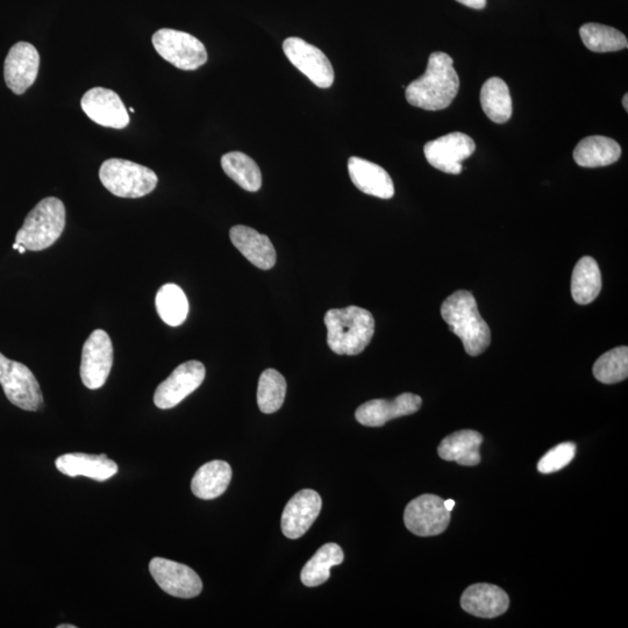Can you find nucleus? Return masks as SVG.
Segmentation results:
<instances>
[{"label":"nucleus","mask_w":628,"mask_h":628,"mask_svg":"<svg viewBox=\"0 0 628 628\" xmlns=\"http://www.w3.org/2000/svg\"><path fill=\"white\" fill-rule=\"evenodd\" d=\"M451 522V512L445 508V501L439 496L423 495L406 506L404 523L406 528L418 537H434L447 530Z\"/></svg>","instance_id":"8"},{"label":"nucleus","mask_w":628,"mask_h":628,"mask_svg":"<svg viewBox=\"0 0 628 628\" xmlns=\"http://www.w3.org/2000/svg\"><path fill=\"white\" fill-rule=\"evenodd\" d=\"M206 370L202 362L188 361L178 366L173 373L157 387L154 403L161 410L175 408L192 392L201 387Z\"/></svg>","instance_id":"11"},{"label":"nucleus","mask_w":628,"mask_h":628,"mask_svg":"<svg viewBox=\"0 0 628 628\" xmlns=\"http://www.w3.org/2000/svg\"><path fill=\"white\" fill-rule=\"evenodd\" d=\"M321 506L323 501L318 492L310 489L297 492L283 511L281 526L285 537L292 540L302 538L316 522Z\"/></svg>","instance_id":"16"},{"label":"nucleus","mask_w":628,"mask_h":628,"mask_svg":"<svg viewBox=\"0 0 628 628\" xmlns=\"http://www.w3.org/2000/svg\"><path fill=\"white\" fill-rule=\"evenodd\" d=\"M627 102H628V96H627V94H626V95L624 96V98H623V105H624V107H625V111H626V112L628 111V104H627Z\"/></svg>","instance_id":"36"},{"label":"nucleus","mask_w":628,"mask_h":628,"mask_svg":"<svg viewBox=\"0 0 628 628\" xmlns=\"http://www.w3.org/2000/svg\"><path fill=\"white\" fill-rule=\"evenodd\" d=\"M344 560L345 554L339 545L331 542V544L320 547L302 570L301 580L303 584L309 588L319 587L328 581L331 576V569L341 565Z\"/></svg>","instance_id":"26"},{"label":"nucleus","mask_w":628,"mask_h":628,"mask_svg":"<svg viewBox=\"0 0 628 628\" xmlns=\"http://www.w3.org/2000/svg\"><path fill=\"white\" fill-rule=\"evenodd\" d=\"M221 167L242 189L249 192L261 189V170L252 157L241 152L227 153L221 157Z\"/></svg>","instance_id":"28"},{"label":"nucleus","mask_w":628,"mask_h":628,"mask_svg":"<svg viewBox=\"0 0 628 628\" xmlns=\"http://www.w3.org/2000/svg\"><path fill=\"white\" fill-rule=\"evenodd\" d=\"M476 151L475 141L469 135L454 132L437 140L427 142L424 147L426 160L442 173L459 175L462 162Z\"/></svg>","instance_id":"10"},{"label":"nucleus","mask_w":628,"mask_h":628,"mask_svg":"<svg viewBox=\"0 0 628 628\" xmlns=\"http://www.w3.org/2000/svg\"><path fill=\"white\" fill-rule=\"evenodd\" d=\"M55 466L63 475L70 477L85 476L98 482L109 480L119 470L117 463L107 458L106 454H64L56 459Z\"/></svg>","instance_id":"20"},{"label":"nucleus","mask_w":628,"mask_h":628,"mask_svg":"<svg viewBox=\"0 0 628 628\" xmlns=\"http://www.w3.org/2000/svg\"><path fill=\"white\" fill-rule=\"evenodd\" d=\"M481 433L463 430L448 435L441 441L438 454L442 460L454 461L460 466L474 467L481 462Z\"/></svg>","instance_id":"22"},{"label":"nucleus","mask_w":628,"mask_h":628,"mask_svg":"<svg viewBox=\"0 0 628 628\" xmlns=\"http://www.w3.org/2000/svg\"><path fill=\"white\" fill-rule=\"evenodd\" d=\"M113 365L112 341L103 330H96L85 341L82 362V382L90 390L101 389L109 378Z\"/></svg>","instance_id":"12"},{"label":"nucleus","mask_w":628,"mask_h":628,"mask_svg":"<svg viewBox=\"0 0 628 628\" xmlns=\"http://www.w3.org/2000/svg\"><path fill=\"white\" fill-rule=\"evenodd\" d=\"M421 398L413 394H403L394 399H373L359 406L355 418L363 426L381 427L392 419L410 416L420 410Z\"/></svg>","instance_id":"17"},{"label":"nucleus","mask_w":628,"mask_h":628,"mask_svg":"<svg viewBox=\"0 0 628 628\" xmlns=\"http://www.w3.org/2000/svg\"><path fill=\"white\" fill-rule=\"evenodd\" d=\"M0 384L7 399L25 411H38L44 404L40 384L30 368L0 353Z\"/></svg>","instance_id":"7"},{"label":"nucleus","mask_w":628,"mask_h":628,"mask_svg":"<svg viewBox=\"0 0 628 628\" xmlns=\"http://www.w3.org/2000/svg\"><path fill=\"white\" fill-rule=\"evenodd\" d=\"M40 67L38 49L28 42H18L7 54L4 78L7 87L16 95H23L37 80Z\"/></svg>","instance_id":"14"},{"label":"nucleus","mask_w":628,"mask_h":628,"mask_svg":"<svg viewBox=\"0 0 628 628\" xmlns=\"http://www.w3.org/2000/svg\"><path fill=\"white\" fill-rule=\"evenodd\" d=\"M99 178L112 195L120 198H141L155 190L159 178L152 169L121 159L106 160Z\"/></svg>","instance_id":"5"},{"label":"nucleus","mask_w":628,"mask_h":628,"mask_svg":"<svg viewBox=\"0 0 628 628\" xmlns=\"http://www.w3.org/2000/svg\"><path fill=\"white\" fill-rule=\"evenodd\" d=\"M287 396V381L275 369L264 370L259 381L258 405L263 413H275L282 408Z\"/></svg>","instance_id":"31"},{"label":"nucleus","mask_w":628,"mask_h":628,"mask_svg":"<svg viewBox=\"0 0 628 628\" xmlns=\"http://www.w3.org/2000/svg\"><path fill=\"white\" fill-rule=\"evenodd\" d=\"M149 572L159 587L168 595L177 598H195L201 595V577L188 566L175 561L154 558L149 563Z\"/></svg>","instance_id":"13"},{"label":"nucleus","mask_w":628,"mask_h":628,"mask_svg":"<svg viewBox=\"0 0 628 628\" xmlns=\"http://www.w3.org/2000/svg\"><path fill=\"white\" fill-rule=\"evenodd\" d=\"M82 110L94 123L116 130L130 124V114L116 92L105 88H94L81 101Z\"/></svg>","instance_id":"15"},{"label":"nucleus","mask_w":628,"mask_h":628,"mask_svg":"<svg viewBox=\"0 0 628 628\" xmlns=\"http://www.w3.org/2000/svg\"><path fill=\"white\" fill-rule=\"evenodd\" d=\"M283 51L289 61L320 89H328L334 83V70L330 60L316 46L301 38H288Z\"/></svg>","instance_id":"9"},{"label":"nucleus","mask_w":628,"mask_h":628,"mask_svg":"<svg viewBox=\"0 0 628 628\" xmlns=\"http://www.w3.org/2000/svg\"><path fill=\"white\" fill-rule=\"evenodd\" d=\"M57 628H76V626L68 624V625H59L57 626Z\"/></svg>","instance_id":"38"},{"label":"nucleus","mask_w":628,"mask_h":628,"mask_svg":"<svg viewBox=\"0 0 628 628\" xmlns=\"http://www.w3.org/2000/svg\"><path fill=\"white\" fill-rule=\"evenodd\" d=\"M482 109L496 124L508 123L512 116L510 89L501 78L491 77L481 90Z\"/></svg>","instance_id":"27"},{"label":"nucleus","mask_w":628,"mask_h":628,"mask_svg":"<svg viewBox=\"0 0 628 628\" xmlns=\"http://www.w3.org/2000/svg\"><path fill=\"white\" fill-rule=\"evenodd\" d=\"M155 304L160 318L169 326H180L188 317V298L176 284L163 285L157 292Z\"/></svg>","instance_id":"29"},{"label":"nucleus","mask_w":628,"mask_h":628,"mask_svg":"<svg viewBox=\"0 0 628 628\" xmlns=\"http://www.w3.org/2000/svg\"><path fill=\"white\" fill-rule=\"evenodd\" d=\"M454 506H455V502L453 501V499H448V501H445V508L449 512H452V510L454 509Z\"/></svg>","instance_id":"35"},{"label":"nucleus","mask_w":628,"mask_h":628,"mask_svg":"<svg viewBox=\"0 0 628 628\" xmlns=\"http://www.w3.org/2000/svg\"><path fill=\"white\" fill-rule=\"evenodd\" d=\"M348 171L355 187L363 194L381 199L394 197V182L387 170L378 164L353 156L348 161Z\"/></svg>","instance_id":"19"},{"label":"nucleus","mask_w":628,"mask_h":628,"mask_svg":"<svg viewBox=\"0 0 628 628\" xmlns=\"http://www.w3.org/2000/svg\"><path fill=\"white\" fill-rule=\"evenodd\" d=\"M453 63L452 57L446 53H432L426 73L406 88V101L426 111L447 109L460 88L459 75Z\"/></svg>","instance_id":"1"},{"label":"nucleus","mask_w":628,"mask_h":628,"mask_svg":"<svg viewBox=\"0 0 628 628\" xmlns=\"http://www.w3.org/2000/svg\"><path fill=\"white\" fill-rule=\"evenodd\" d=\"M580 35L585 47L595 53H611L627 49L625 35L616 28L589 23L580 28Z\"/></svg>","instance_id":"30"},{"label":"nucleus","mask_w":628,"mask_h":628,"mask_svg":"<svg viewBox=\"0 0 628 628\" xmlns=\"http://www.w3.org/2000/svg\"><path fill=\"white\" fill-rule=\"evenodd\" d=\"M128 111H130L131 113H134V109H132V107H131V109H130V110H128Z\"/></svg>","instance_id":"39"},{"label":"nucleus","mask_w":628,"mask_h":628,"mask_svg":"<svg viewBox=\"0 0 628 628\" xmlns=\"http://www.w3.org/2000/svg\"><path fill=\"white\" fill-rule=\"evenodd\" d=\"M622 156L617 141L594 135L583 139L574 151V160L580 167L599 168L616 163Z\"/></svg>","instance_id":"24"},{"label":"nucleus","mask_w":628,"mask_h":628,"mask_svg":"<svg viewBox=\"0 0 628 628\" xmlns=\"http://www.w3.org/2000/svg\"><path fill=\"white\" fill-rule=\"evenodd\" d=\"M576 455V445L573 442H563L544 456L538 463L541 474H553L569 465Z\"/></svg>","instance_id":"33"},{"label":"nucleus","mask_w":628,"mask_h":628,"mask_svg":"<svg viewBox=\"0 0 628 628\" xmlns=\"http://www.w3.org/2000/svg\"><path fill=\"white\" fill-rule=\"evenodd\" d=\"M327 344L338 355H359L375 333V319L359 306L333 309L326 313Z\"/></svg>","instance_id":"3"},{"label":"nucleus","mask_w":628,"mask_h":628,"mask_svg":"<svg viewBox=\"0 0 628 628\" xmlns=\"http://www.w3.org/2000/svg\"><path fill=\"white\" fill-rule=\"evenodd\" d=\"M232 244L245 258L262 270L274 268L276 251L267 235L248 226H234L230 231Z\"/></svg>","instance_id":"21"},{"label":"nucleus","mask_w":628,"mask_h":628,"mask_svg":"<svg viewBox=\"0 0 628 628\" xmlns=\"http://www.w3.org/2000/svg\"><path fill=\"white\" fill-rule=\"evenodd\" d=\"M152 41L162 59L178 69L197 70L208 61L203 42L189 33L162 28L154 33Z\"/></svg>","instance_id":"6"},{"label":"nucleus","mask_w":628,"mask_h":628,"mask_svg":"<svg viewBox=\"0 0 628 628\" xmlns=\"http://www.w3.org/2000/svg\"><path fill=\"white\" fill-rule=\"evenodd\" d=\"M232 480V468L227 462L214 460L197 470L191 481L192 494L210 501L225 494Z\"/></svg>","instance_id":"23"},{"label":"nucleus","mask_w":628,"mask_h":628,"mask_svg":"<svg viewBox=\"0 0 628 628\" xmlns=\"http://www.w3.org/2000/svg\"><path fill=\"white\" fill-rule=\"evenodd\" d=\"M602 291V273L598 263L584 256L577 262L572 276V295L580 305H588L595 301Z\"/></svg>","instance_id":"25"},{"label":"nucleus","mask_w":628,"mask_h":628,"mask_svg":"<svg viewBox=\"0 0 628 628\" xmlns=\"http://www.w3.org/2000/svg\"><path fill=\"white\" fill-rule=\"evenodd\" d=\"M441 316L456 337L462 341L470 356L487 351L491 342V331L478 311L476 299L467 290H459L441 305Z\"/></svg>","instance_id":"2"},{"label":"nucleus","mask_w":628,"mask_h":628,"mask_svg":"<svg viewBox=\"0 0 628 628\" xmlns=\"http://www.w3.org/2000/svg\"><path fill=\"white\" fill-rule=\"evenodd\" d=\"M596 380L604 384H615L626 380L628 376V348L612 349L599 358L594 366Z\"/></svg>","instance_id":"32"},{"label":"nucleus","mask_w":628,"mask_h":628,"mask_svg":"<svg viewBox=\"0 0 628 628\" xmlns=\"http://www.w3.org/2000/svg\"><path fill=\"white\" fill-rule=\"evenodd\" d=\"M456 2L474 10H483L487 6V0H456Z\"/></svg>","instance_id":"34"},{"label":"nucleus","mask_w":628,"mask_h":628,"mask_svg":"<svg viewBox=\"0 0 628 628\" xmlns=\"http://www.w3.org/2000/svg\"><path fill=\"white\" fill-rule=\"evenodd\" d=\"M462 609L478 618H496L509 610L510 598L494 584L470 585L461 597Z\"/></svg>","instance_id":"18"},{"label":"nucleus","mask_w":628,"mask_h":628,"mask_svg":"<svg viewBox=\"0 0 628 628\" xmlns=\"http://www.w3.org/2000/svg\"><path fill=\"white\" fill-rule=\"evenodd\" d=\"M66 227V208L55 197H48L28 213L23 227L17 233L16 242L27 251H44L55 244Z\"/></svg>","instance_id":"4"},{"label":"nucleus","mask_w":628,"mask_h":628,"mask_svg":"<svg viewBox=\"0 0 628 628\" xmlns=\"http://www.w3.org/2000/svg\"><path fill=\"white\" fill-rule=\"evenodd\" d=\"M26 251H27V249H26L23 245H20V246H19V248H18V252H19L20 254H25V253H26Z\"/></svg>","instance_id":"37"}]
</instances>
